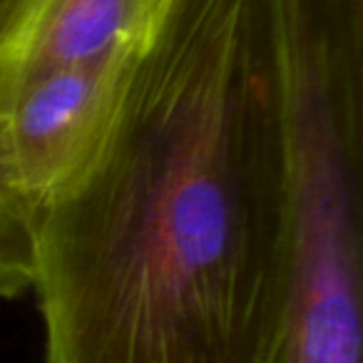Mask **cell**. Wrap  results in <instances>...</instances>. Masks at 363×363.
Here are the masks:
<instances>
[{"instance_id":"1","label":"cell","mask_w":363,"mask_h":363,"mask_svg":"<svg viewBox=\"0 0 363 363\" xmlns=\"http://www.w3.org/2000/svg\"><path fill=\"white\" fill-rule=\"evenodd\" d=\"M291 269L279 0H172L38 217L43 363H274Z\"/></svg>"},{"instance_id":"2","label":"cell","mask_w":363,"mask_h":363,"mask_svg":"<svg viewBox=\"0 0 363 363\" xmlns=\"http://www.w3.org/2000/svg\"><path fill=\"white\" fill-rule=\"evenodd\" d=\"M137 57L40 67L0 85V179L35 219L100 155Z\"/></svg>"},{"instance_id":"3","label":"cell","mask_w":363,"mask_h":363,"mask_svg":"<svg viewBox=\"0 0 363 363\" xmlns=\"http://www.w3.org/2000/svg\"><path fill=\"white\" fill-rule=\"evenodd\" d=\"M169 6L172 0H35L3 62L0 85L28 70L142 52Z\"/></svg>"},{"instance_id":"4","label":"cell","mask_w":363,"mask_h":363,"mask_svg":"<svg viewBox=\"0 0 363 363\" xmlns=\"http://www.w3.org/2000/svg\"><path fill=\"white\" fill-rule=\"evenodd\" d=\"M38 219L0 179V296L16 298L35 281Z\"/></svg>"},{"instance_id":"5","label":"cell","mask_w":363,"mask_h":363,"mask_svg":"<svg viewBox=\"0 0 363 363\" xmlns=\"http://www.w3.org/2000/svg\"><path fill=\"white\" fill-rule=\"evenodd\" d=\"M35 0H0V70Z\"/></svg>"}]
</instances>
